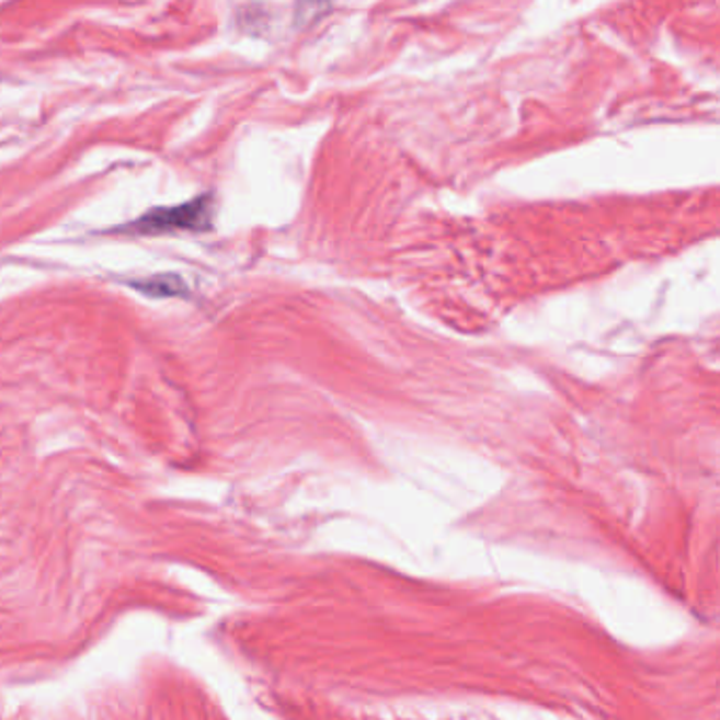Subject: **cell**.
I'll return each mask as SVG.
<instances>
[{
	"label": "cell",
	"instance_id": "6da1fadb",
	"mask_svg": "<svg viewBox=\"0 0 720 720\" xmlns=\"http://www.w3.org/2000/svg\"><path fill=\"white\" fill-rule=\"evenodd\" d=\"M212 218V199L199 197L193 202L182 203L178 207H159L148 212L129 227L125 232H138V235H161L170 231H202L209 227Z\"/></svg>",
	"mask_w": 720,
	"mask_h": 720
},
{
	"label": "cell",
	"instance_id": "7a4b0ae2",
	"mask_svg": "<svg viewBox=\"0 0 720 720\" xmlns=\"http://www.w3.org/2000/svg\"><path fill=\"white\" fill-rule=\"evenodd\" d=\"M134 288L145 292L148 296L163 298V296H180L186 292V284L178 275H155L134 282Z\"/></svg>",
	"mask_w": 720,
	"mask_h": 720
}]
</instances>
